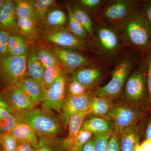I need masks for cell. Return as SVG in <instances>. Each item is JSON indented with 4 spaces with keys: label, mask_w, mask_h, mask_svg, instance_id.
Wrapping results in <instances>:
<instances>
[{
    "label": "cell",
    "mask_w": 151,
    "mask_h": 151,
    "mask_svg": "<svg viewBox=\"0 0 151 151\" xmlns=\"http://www.w3.org/2000/svg\"><path fill=\"white\" fill-rule=\"evenodd\" d=\"M36 53L38 58L45 68L61 65L56 55L48 50L41 49Z\"/></svg>",
    "instance_id": "obj_32"
},
{
    "label": "cell",
    "mask_w": 151,
    "mask_h": 151,
    "mask_svg": "<svg viewBox=\"0 0 151 151\" xmlns=\"http://www.w3.org/2000/svg\"><path fill=\"white\" fill-rule=\"evenodd\" d=\"M81 151H95L92 138L83 146Z\"/></svg>",
    "instance_id": "obj_45"
},
{
    "label": "cell",
    "mask_w": 151,
    "mask_h": 151,
    "mask_svg": "<svg viewBox=\"0 0 151 151\" xmlns=\"http://www.w3.org/2000/svg\"><path fill=\"white\" fill-rule=\"evenodd\" d=\"M135 63L136 58L131 52H125L117 58L111 80L104 86L98 87L94 95L111 99L119 96Z\"/></svg>",
    "instance_id": "obj_2"
},
{
    "label": "cell",
    "mask_w": 151,
    "mask_h": 151,
    "mask_svg": "<svg viewBox=\"0 0 151 151\" xmlns=\"http://www.w3.org/2000/svg\"><path fill=\"white\" fill-rule=\"evenodd\" d=\"M45 18V24L50 28H62L67 22L66 14L60 9H52L49 11Z\"/></svg>",
    "instance_id": "obj_24"
},
{
    "label": "cell",
    "mask_w": 151,
    "mask_h": 151,
    "mask_svg": "<svg viewBox=\"0 0 151 151\" xmlns=\"http://www.w3.org/2000/svg\"><path fill=\"white\" fill-rule=\"evenodd\" d=\"M11 104L18 112L34 108L35 105L17 86H14L10 92Z\"/></svg>",
    "instance_id": "obj_19"
},
{
    "label": "cell",
    "mask_w": 151,
    "mask_h": 151,
    "mask_svg": "<svg viewBox=\"0 0 151 151\" xmlns=\"http://www.w3.org/2000/svg\"><path fill=\"white\" fill-rule=\"evenodd\" d=\"M1 144L3 151H15L18 142L11 133H7L1 137Z\"/></svg>",
    "instance_id": "obj_36"
},
{
    "label": "cell",
    "mask_w": 151,
    "mask_h": 151,
    "mask_svg": "<svg viewBox=\"0 0 151 151\" xmlns=\"http://www.w3.org/2000/svg\"><path fill=\"white\" fill-rule=\"evenodd\" d=\"M121 151H134L140 145L139 134L134 126L124 130L119 136Z\"/></svg>",
    "instance_id": "obj_20"
},
{
    "label": "cell",
    "mask_w": 151,
    "mask_h": 151,
    "mask_svg": "<svg viewBox=\"0 0 151 151\" xmlns=\"http://www.w3.org/2000/svg\"><path fill=\"white\" fill-rule=\"evenodd\" d=\"M5 2L6 1H4V0H0V9H1V8L2 7V6L4 5Z\"/></svg>",
    "instance_id": "obj_49"
},
{
    "label": "cell",
    "mask_w": 151,
    "mask_h": 151,
    "mask_svg": "<svg viewBox=\"0 0 151 151\" xmlns=\"http://www.w3.org/2000/svg\"><path fill=\"white\" fill-rule=\"evenodd\" d=\"M44 39L58 47L80 51L90 50L97 54L92 41H87L79 39L70 32L68 28H62L49 33L45 36Z\"/></svg>",
    "instance_id": "obj_10"
},
{
    "label": "cell",
    "mask_w": 151,
    "mask_h": 151,
    "mask_svg": "<svg viewBox=\"0 0 151 151\" xmlns=\"http://www.w3.org/2000/svg\"><path fill=\"white\" fill-rule=\"evenodd\" d=\"M112 99L108 97L90 96L88 115L93 117H106L111 111L113 106Z\"/></svg>",
    "instance_id": "obj_16"
},
{
    "label": "cell",
    "mask_w": 151,
    "mask_h": 151,
    "mask_svg": "<svg viewBox=\"0 0 151 151\" xmlns=\"http://www.w3.org/2000/svg\"><path fill=\"white\" fill-rule=\"evenodd\" d=\"M140 145L145 151H151V140L146 139Z\"/></svg>",
    "instance_id": "obj_46"
},
{
    "label": "cell",
    "mask_w": 151,
    "mask_h": 151,
    "mask_svg": "<svg viewBox=\"0 0 151 151\" xmlns=\"http://www.w3.org/2000/svg\"><path fill=\"white\" fill-rule=\"evenodd\" d=\"M17 16L33 20L34 8L29 1L18 0L15 2Z\"/></svg>",
    "instance_id": "obj_31"
},
{
    "label": "cell",
    "mask_w": 151,
    "mask_h": 151,
    "mask_svg": "<svg viewBox=\"0 0 151 151\" xmlns=\"http://www.w3.org/2000/svg\"><path fill=\"white\" fill-rule=\"evenodd\" d=\"M17 86L27 95L35 106L42 103L46 89L38 81L30 77H26Z\"/></svg>",
    "instance_id": "obj_14"
},
{
    "label": "cell",
    "mask_w": 151,
    "mask_h": 151,
    "mask_svg": "<svg viewBox=\"0 0 151 151\" xmlns=\"http://www.w3.org/2000/svg\"><path fill=\"white\" fill-rule=\"evenodd\" d=\"M134 151H145L141 147L140 145H139L136 147Z\"/></svg>",
    "instance_id": "obj_48"
},
{
    "label": "cell",
    "mask_w": 151,
    "mask_h": 151,
    "mask_svg": "<svg viewBox=\"0 0 151 151\" xmlns=\"http://www.w3.org/2000/svg\"><path fill=\"white\" fill-rule=\"evenodd\" d=\"M80 130L89 131L94 134L114 132L113 125L107 119L97 117L85 119Z\"/></svg>",
    "instance_id": "obj_18"
},
{
    "label": "cell",
    "mask_w": 151,
    "mask_h": 151,
    "mask_svg": "<svg viewBox=\"0 0 151 151\" xmlns=\"http://www.w3.org/2000/svg\"><path fill=\"white\" fill-rule=\"evenodd\" d=\"M64 73L65 72L60 65L45 68L43 81L45 89L48 88L58 78Z\"/></svg>",
    "instance_id": "obj_30"
},
{
    "label": "cell",
    "mask_w": 151,
    "mask_h": 151,
    "mask_svg": "<svg viewBox=\"0 0 151 151\" xmlns=\"http://www.w3.org/2000/svg\"><path fill=\"white\" fill-rule=\"evenodd\" d=\"M139 2L135 0L109 1L94 21L96 23L116 27L137 10Z\"/></svg>",
    "instance_id": "obj_4"
},
{
    "label": "cell",
    "mask_w": 151,
    "mask_h": 151,
    "mask_svg": "<svg viewBox=\"0 0 151 151\" xmlns=\"http://www.w3.org/2000/svg\"><path fill=\"white\" fill-rule=\"evenodd\" d=\"M17 122H22L38 133L45 136H53L60 133L61 128L59 123L49 114L38 109L18 112L15 116Z\"/></svg>",
    "instance_id": "obj_5"
},
{
    "label": "cell",
    "mask_w": 151,
    "mask_h": 151,
    "mask_svg": "<svg viewBox=\"0 0 151 151\" xmlns=\"http://www.w3.org/2000/svg\"><path fill=\"white\" fill-rule=\"evenodd\" d=\"M53 53L59 60L61 67L66 74H72L82 68L101 65L100 61L76 50L63 47H54Z\"/></svg>",
    "instance_id": "obj_7"
},
{
    "label": "cell",
    "mask_w": 151,
    "mask_h": 151,
    "mask_svg": "<svg viewBox=\"0 0 151 151\" xmlns=\"http://www.w3.org/2000/svg\"><path fill=\"white\" fill-rule=\"evenodd\" d=\"M103 74L101 65L82 68L71 74L70 81L79 82L90 90L101 80Z\"/></svg>",
    "instance_id": "obj_13"
},
{
    "label": "cell",
    "mask_w": 151,
    "mask_h": 151,
    "mask_svg": "<svg viewBox=\"0 0 151 151\" xmlns=\"http://www.w3.org/2000/svg\"><path fill=\"white\" fill-rule=\"evenodd\" d=\"M124 96L132 104L139 103L145 97L147 90V76L144 59L131 73L125 83Z\"/></svg>",
    "instance_id": "obj_8"
},
{
    "label": "cell",
    "mask_w": 151,
    "mask_h": 151,
    "mask_svg": "<svg viewBox=\"0 0 151 151\" xmlns=\"http://www.w3.org/2000/svg\"><path fill=\"white\" fill-rule=\"evenodd\" d=\"M87 116H88V110L76 113L70 116L68 124V134L62 145V148L64 150H69L76 137L81 129L83 122Z\"/></svg>",
    "instance_id": "obj_15"
},
{
    "label": "cell",
    "mask_w": 151,
    "mask_h": 151,
    "mask_svg": "<svg viewBox=\"0 0 151 151\" xmlns=\"http://www.w3.org/2000/svg\"><path fill=\"white\" fill-rule=\"evenodd\" d=\"M0 143H1V138H0Z\"/></svg>",
    "instance_id": "obj_50"
},
{
    "label": "cell",
    "mask_w": 151,
    "mask_h": 151,
    "mask_svg": "<svg viewBox=\"0 0 151 151\" xmlns=\"http://www.w3.org/2000/svg\"><path fill=\"white\" fill-rule=\"evenodd\" d=\"M0 107H3L8 110L9 112H12V109L9 107L8 103L5 101L0 99Z\"/></svg>",
    "instance_id": "obj_47"
},
{
    "label": "cell",
    "mask_w": 151,
    "mask_h": 151,
    "mask_svg": "<svg viewBox=\"0 0 151 151\" xmlns=\"http://www.w3.org/2000/svg\"><path fill=\"white\" fill-rule=\"evenodd\" d=\"M56 146L53 145L46 139L41 138L38 146L33 148V151H60Z\"/></svg>",
    "instance_id": "obj_40"
},
{
    "label": "cell",
    "mask_w": 151,
    "mask_h": 151,
    "mask_svg": "<svg viewBox=\"0 0 151 151\" xmlns=\"http://www.w3.org/2000/svg\"><path fill=\"white\" fill-rule=\"evenodd\" d=\"M90 96L88 93L76 96L68 94L61 110L63 123L66 125L72 115L88 110Z\"/></svg>",
    "instance_id": "obj_12"
},
{
    "label": "cell",
    "mask_w": 151,
    "mask_h": 151,
    "mask_svg": "<svg viewBox=\"0 0 151 151\" xmlns=\"http://www.w3.org/2000/svg\"><path fill=\"white\" fill-rule=\"evenodd\" d=\"M70 6L75 19L85 29L92 41L93 40L94 38V24L92 18L79 5L72 4Z\"/></svg>",
    "instance_id": "obj_21"
},
{
    "label": "cell",
    "mask_w": 151,
    "mask_h": 151,
    "mask_svg": "<svg viewBox=\"0 0 151 151\" xmlns=\"http://www.w3.org/2000/svg\"><path fill=\"white\" fill-rule=\"evenodd\" d=\"M107 151H121L120 137L115 132H113L108 141Z\"/></svg>",
    "instance_id": "obj_42"
},
{
    "label": "cell",
    "mask_w": 151,
    "mask_h": 151,
    "mask_svg": "<svg viewBox=\"0 0 151 151\" xmlns=\"http://www.w3.org/2000/svg\"><path fill=\"white\" fill-rule=\"evenodd\" d=\"M67 9L68 16V29L70 32L81 40L87 41H92L85 29L74 18L70 5L68 6Z\"/></svg>",
    "instance_id": "obj_25"
},
{
    "label": "cell",
    "mask_w": 151,
    "mask_h": 151,
    "mask_svg": "<svg viewBox=\"0 0 151 151\" xmlns=\"http://www.w3.org/2000/svg\"><path fill=\"white\" fill-rule=\"evenodd\" d=\"M33 148L29 143L18 142L15 151H33Z\"/></svg>",
    "instance_id": "obj_43"
},
{
    "label": "cell",
    "mask_w": 151,
    "mask_h": 151,
    "mask_svg": "<svg viewBox=\"0 0 151 151\" xmlns=\"http://www.w3.org/2000/svg\"><path fill=\"white\" fill-rule=\"evenodd\" d=\"M45 70V68L40 61L37 53H32L28 62L27 73L29 77L38 81L45 88L43 81Z\"/></svg>",
    "instance_id": "obj_23"
},
{
    "label": "cell",
    "mask_w": 151,
    "mask_h": 151,
    "mask_svg": "<svg viewBox=\"0 0 151 151\" xmlns=\"http://www.w3.org/2000/svg\"><path fill=\"white\" fill-rule=\"evenodd\" d=\"M115 28L122 46L143 53L151 47V24L139 8Z\"/></svg>",
    "instance_id": "obj_1"
},
{
    "label": "cell",
    "mask_w": 151,
    "mask_h": 151,
    "mask_svg": "<svg viewBox=\"0 0 151 151\" xmlns=\"http://www.w3.org/2000/svg\"><path fill=\"white\" fill-rule=\"evenodd\" d=\"M9 34L6 30H0V56L5 55L7 53L8 45Z\"/></svg>",
    "instance_id": "obj_39"
},
{
    "label": "cell",
    "mask_w": 151,
    "mask_h": 151,
    "mask_svg": "<svg viewBox=\"0 0 151 151\" xmlns=\"http://www.w3.org/2000/svg\"><path fill=\"white\" fill-rule=\"evenodd\" d=\"M16 17L15 2L11 0L6 1L0 9V26L12 27L15 22Z\"/></svg>",
    "instance_id": "obj_22"
},
{
    "label": "cell",
    "mask_w": 151,
    "mask_h": 151,
    "mask_svg": "<svg viewBox=\"0 0 151 151\" xmlns=\"http://www.w3.org/2000/svg\"><path fill=\"white\" fill-rule=\"evenodd\" d=\"M11 133L18 142L29 143L33 148L39 144V139L35 131L25 123L18 122Z\"/></svg>",
    "instance_id": "obj_17"
},
{
    "label": "cell",
    "mask_w": 151,
    "mask_h": 151,
    "mask_svg": "<svg viewBox=\"0 0 151 151\" xmlns=\"http://www.w3.org/2000/svg\"><path fill=\"white\" fill-rule=\"evenodd\" d=\"M94 35L92 45L100 58L108 60L117 57L123 46L116 28L95 22Z\"/></svg>",
    "instance_id": "obj_3"
},
{
    "label": "cell",
    "mask_w": 151,
    "mask_h": 151,
    "mask_svg": "<svg viewBox=\"0 0 151 151\" xmlns=\"http://www.w3.org/2000/svg\"><path fill=\"white\" fill-rule=\"evenodd\" d=\"M144 133L146 139L151 140V117L147 121Z\"/></svg>",
    "instance_id": "obj_44"
},
{
    "label": "cell",
    "mask_w": 151,
    "mask_h": 151,
    "mask_svg": "<svg viewBox=\"0 0 151 151\" xmlns=\"http://www.w3.org/2000/svg\"><path fill=\"white\" fill-rule=\"evenodd\" d=\"M17 122L15 116L6 108L0 107V132L4 134L11 133Z\"/></svg>",
    "instance_id": "obj_29"
},
{
    "label": "cell",
    "mask_w": 151,
    "mask_h": 151,
    "mask_svg": "<svg viewBox=\"0 0 151 151\" xmlns=\"http://www.w3.org/2000/svg\"><path fill=\"white\" fill-rule=\"evenodd\" d=\"M66 89V80L64 73L45 90L42 107L47 111H61L67 97Z\"/></svg>",
    "instance_id": "obj_11"
},
{
    "label": "cell",
    "mask_w": 151,
    "mask_h": 151,
    "mask_svg": "<svg viewBox=\"0 0 151 151\" xmlns=\"http://www.w3.org/2000/svg\"><path fill=\"white\" fill-rule=\"evenodd\" d=\"M29 1L33 7L35 22L42 20L50 8L56 2V1L53 0H32Z\"/></svg>",
    "instance_id": "obj_28"
},
{
    "label": "cell",
    "mask_w": 151,
    "mask_h": 151,
    "mask_svg": "<svg viewBox=\"0 0 151 151\" xmlns=\"http://www.w3.org/2000/svg\"><path fill=\"white\" fill-rule=\"evenodd\" d=\"M26 45L22 36H10L8 45L7 53L12 56H22L26 55Z\"/></svg>",
    "instance_id": "obj_27"
},
{
    "label": "cell",
    "mask_w": 151,
    "mask_h": 151,
    "mask_svg": "<svg viewBox=\"0 0 151 151\" xmlns=\"http://www.w3.org/2000/svg\"><path fill=\"white\" fill-rule=\"evenodd\" d=\"M94 134L86 130H80L70 148V151H81L84 144L92 137Z\"/></svg>",
    "instance_id": "obj_33"
},
{
    "label": "cell",
    "mask_w": 151,
    "mask_h": 151,
    "mask_svg": "<svg viewBox=\"0 0 151 151\" xmlns=\"http://www.w3.org/2000/svg\"><path fill=\"white\" fill-rule=\"evenodd\" d=\"M143 54L146 68L147 89L149 100L151 103V47L146 50Z\"/></svg>",
    "instance_id": "obj_35"
},
{
    "label": "cell",
    "mask_w": 151,
    "mask_h": 151,
    "mask_svg": "<svg viewBox=\"0 0 151 151\" xmlns=\"http://www.w3.org/2000/svg\"><path fill=\"white\" fill-rule=\"evenodd\" d=\"M69 94L72 96H80L87 94L89 89L81 83L76 81H70L68 85Z\"/></svg>",
    "instance_id": "obj_37"
},
{
    "label": "cell",
    "mask_w": 151,
    "mask_h": 151,
    "mask_svg": "<svg viewBox=\"0 0 151 151\" xmlns=\"http://www.w3.org/2000/svg\"><path fill=\"white\" fill-rule=\"evenodd\" d=\"M142 116V112L131 105H113L106 119L113 125L114 132L120 136L127 128L134 126Z\"/></svg>",
    "instance_id": "obj_6"
},
{
    "label": "cell",
    "mask_w": 151,
    "mask_h": 151,
    "mask_svg": "<svg viewBox=\"0 0 151 151\" xmlns=\"http://www.w3.org/2000/svg\"><path fill=\"white\" fill-rule=\"evenodd\" d=\"M112 133L94 134L92 139L95 151H107L108 141Z\"/></svg>",
    "instance_id": "obj_34"
},
{
    "label": "cell",
    "mask_w": 151,
    "mask_h": 151,
    "mask_svg": "<svg viewBox=\"0 0 151 151\" xmlns=\"http://www.w3.org/2000/svg\"><path fill=\"white\" fill-rule=\"evenodd\" d=\"M139 8L143 16L151 24V0L141 1Z\"/></svg>",
    "instance_id": "obj_41"
},
{
    "label": "cell",
    "mask_w": 151,
    "mask_h": 151,
    "mask_svg": "<svg viewBox=\"0 0 151 151\" xmlns=\"http://www.w3.org/2000/svg\"><path fill=\"white\" fill-rule=\"evenodd\" d=\"M108 1L105 0H80L77 2L95 20Z\"/></svg>",
    "instance_id": "obj_26"
},
{
    "label": "cell",
    "mask_w": 151,
    "mask_h": 151,
    "mask_svg": "<svg viewBox=\"0 0 151 151\" xmlns=\"http://www.w3.org/2000/svg\"><path fill=\"white\" fill-rule=\"evenodd\" d=\"M3 76L8 84L15 86L26 78L27 73L26 55L5 56L1 62Z\"/></svg>",
    "instance_id": "obj_9"
},
{
    "label": "cell",
    "mask_w": 151,
    "mask_h": 151,
    "mask_svg": "<svg viewBox=\"0 0 151 151\" xmlns=\"http://www.w3.org/2000/svg\"><path fill=\"white\" fill-rule=\"evenodd\" d=\"M35 22L32 19L18 18L17 24L20 30L23 34L30 35L35 30Z\"/></svg>",
    "instance_id": "obj_38"
}]
</instances>
